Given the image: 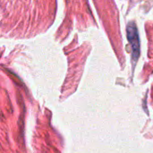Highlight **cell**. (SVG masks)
Returning <instances> with one entry per match:
<instances>
[{"label":"cell","mask_w":153,"mask_h":153,"mask_svg":"<svg viewBox=\"0 0 153 153\" xmlns=\"http://www.w3.org/2000/svg\"><path fill=\"white\" fill-rule=\"evenodd\" d=\"M127 39L132 47V59L134 62H136L140 55V39L137 26L133 22L127 26Z\"/></svg>","instance_id":"6da1fadb"}]
</instances>
